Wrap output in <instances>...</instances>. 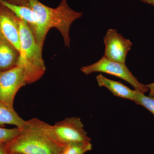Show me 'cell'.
Instances as JSON below:
<instances>
[{"instance_id": "obj_1", "label": "cell", "mask_w": 154, "mask_h": 154, "mask_svg": "<svg viewBox=\"0 0 154 154\" xmlns=\"http://www.w3.org/2000/svg\"><path fill=\"white\" fill-rule=\"evenodd\" d=\"M19 134L4 144L8 153L61 154L65 145L56 137L51 125L38 119L25 121Z\"/></svg>"}, {"instance_id": "obj_2", "label": "cell", "mask_w": 154, "mask_h": 154, "mask_svg": "<svg viewBox=\"0 0 154 154\" xmlns=\"http://www.w3.org/2000/svg\"><path fill=\"white\" fill-rule=\"evenodd\" d=\"M27 6L36 12L40 21L39 35L36 42L42 48L48 32L51 28L59 30L63 37L65 45L70 46L69 32L71 25L75 20L82 16L83 13L72 9L67 0H62L55 8L45 5L38 0H27Z\"/></svg>"}, {"instance_id": "obj_3", "label": "cell", "mask_w": 154, "mask_h": 154, "mask_svg": "<svg viewBox=\"0 0 154 154\" xmlns=\"http://www.w3.org/2000/svg\"><path fill=\"white\" fill-rule=\"evenodd\" d=\"M19 24L20 49L18 64L24 66L27 84H31L41 79L46 70L42 57V48L36 43L27 23L20 19Z\"/></svg>"}, {"instance_id": "obj_4", "label": "cell", "mask_w": 154, "mask_h": 154, "mask_svg": "<svg viewBox=\"0 0 154 154\" xmlns=\"http://www.w3.org/2000/svg\"><path fill=\"white\" fill-rule=\"evenodd\" d=\"M81 69L86 75L94 72H103L118 77L130 84L135 90L143 94L149 91L147 85L140 82L125 63L110 60L104 56L95 63L83 66Z\"/></svg>"}, {"instance_id": "obj_5", "label": "cell", "mask_w": 154, "mask_h": 154, "mask_svg": "<svg viewBox=\"0 0 154 154\" xmlns=\"http://www.w3.org/2000/svg\"><path fill=\"white\" fill-rule=\"evenodd\" d=\"M26 85V75L22 65L18 64L10 69L0 72V100L14 107L16 94Z\"/></svg>"}, {"instance_id": "obj_6", "label": "cell", "mask_w": 154, "mask_h": 154, "mask_svg": "<svg viewBox=\"0 0 154 154\" xmlns=\"http://www.w3.org/2000/svg\"><path fill=\"white\" fill-rule=\"evenodd\" d=\"M52 128L58 140L65 145L77 142H91L84 125L78 117H67L56 122L52 125Z\"/></svg>"}, {"instance_id": "obj_7", "label": "cell", "mask_w": 154, "mask_h": 154, "mask_svg": "<svg viewBox=\"0 0 154 154\" xmlns=\"http://www.w3.org/2000/svg\"><path fill=\"white\" fill-rule=\"evenodd\" d=\"M103 40L105 45L104 56L110 60L125 63L127 55L132 45L131 41L114 29L107 30Z\"/></svg>"}, {"instance_id": "obj_8", "label": "cell", "mask_w": 154, "mask_h": 154, "mask_svg": "<svg viewBox=\"0 0 154 154\" xmlns=\"http://www.w3.org/2000/svg\"><path fill=\"white\" fill-rule=\"evenodd\" d=\"M20 19L0 3V32L20 53Z\"/></svg>"}, {"instance_id": "obj_9", "label": "cell", "mask_w": 154, "mask_h": 154, "mask_svg": "<svg viewBox=\"0 0 154 154\" xmlns=\"http://www.w3.org/2000/svg\"><path fill=\"white\" fill-rule=\"evenodd\" d=\"M0 3L10 9L20 20L26 22L35 40H37L39 35L40 21L36 12L28 6L13 5L6 0H0Z\"/></svg>"}, {"instance_id": "obj_10", "label": "cell", "mask_w": 154, "mask_h": 154, "mask_svg": "<svg viewBox=\"0 0 154 154\" xmlns=\"http://www.w3.org/2000/svg\"><path fill=\"white\" fill-rule=\"evenodd\" d=\"M20 53L0 32V72H4L16 66Z\"/></svg>"}, {"instance_id": "obj_11", "label": "cell", "mask_w": 154, "mask_h": 154, "mask_svg": "<svg viewBox=\"0 0 154 154\" xmlns=\"http://www.w3.org/2000/svg\"><path fill=\"white\" fill-rule=\"evenodd\" d=\"M99 87H105L109 90L114 96L131 101H134L137 91L132 90L121 82L109 79L102 74L96 77Z\"/></svg>"}, {"instance_id": "obj_12", "label": "cell", "mask_w": 154, "mask_h": 154, "mask_svg": "<svg viewBox=\"0 0 154 154\" xmlns=\"http://www.w3.org/2000/svg\"><path fill=\"white\" fill-rule=\"evenodd\" d=\"M25 122L15 111L14 107L0 100V127H3L5 125H11L20 128Z\"/></svg>"}, {"instance_id": "obj_13", "label": "cell", "mask_w": 154, "mask_h": 154, "mask_svg": "<svg viewBox=\"0 0 154 154\" xmlns=\"http://www.w3.org/2000/svg\"><path fill=\"white\" fill-rule=\"evenodd\" d=\"M92 149L91 142H77L66 145L61 154H85Z\"/></svg>"}, {"instance_id": "obj_14", "label": "cell", "mask_w": 154, "mask_h": 154, "mask_svg": "<svg viewBox=\"0 0 154 154\" xmlns=\"http://www.w3.org/2000/svg\"><path fill=\"white\" fill-rule=\"evenodd\" d=\"M134 102L137 105L143 106L154 116V97L146 96L144 94L137 91Z\"/></svg>"}, {"instance_id": "obj_15", "label": "cell", "mask_w": 154, "mask_h": 154, "mask_svg": "<svg viewBox=\"0 0 154 154\" xmlns=\"http://www.w3.org/2000/svg\"><path fill=\"white\" fill-rule=\"evenodd\" d=\"M19 132V128L11 129L0 127V144L5 143L14 138Z\"/></svg>"}, {"instance_id": "obj_16", "label": "cell", "mask_w": 154, "mask_h": 154, "mask_svg": "<svg viewBox=\"0 0 154 154\" xmlns=\"http://www.w3.org/2000/svg\"><path fill=\"white\" fill-rule=\"evenodd\" d=\"M6 1L13 5L27 6V0H6Z\"/></svg>"}, {"instance_id": "obj_17", "label": "cell", "mask_w": 154, "mask_h": 154, "mask_svg": "<svg viewBox=\"0 0 154 154\" xmlns=\"http://www.w3.org/2000/svg\"><path fill=\"white\" fill-rule=\"evenodd\" d=\"M150 91L149 96L154 97V82L147 85Z\"/></svg>"}, {"instance_id": "obj_18", "label": "cell", "mask_w": 154, "mask_h": 154, "mask_svg": "<svg viewBox=\"0 0 154 154\" xmlns=\"http://www.w3.org/2000/svg\"><path fill=\"white\" fill-rule=\"evenodd\" d=\"M4 144H0V154H8L5 149Z\"/></svg>"}, {"instance_id": "obj_19", "label": "cell", "mask_w": 154, "mask_h": 154, "mask_svg": "<svg viewBox=\"0 0 154 154\" xmlns=\"http://www.w3.org/2000/svg\"><path fill=\"white\" fill-rule=\"evenodd\" d=\"M139 1L154 6V0H139Z\"/></svg>"}, {"instance_id": "obj_20", "label": "cell", "mask_w": 154, "mask_h": 154, "mask_svg": "<svg viewBox=\"0 0 154 154\" xmlns=\"http://www.w3.org/2000/svg\"><path fill=\"white\" fill-rule=\"evenodd\" d=\"M8 154H25L24 153H22L20 152H11L9 153Z\"/></svg>"}]
</instances>
